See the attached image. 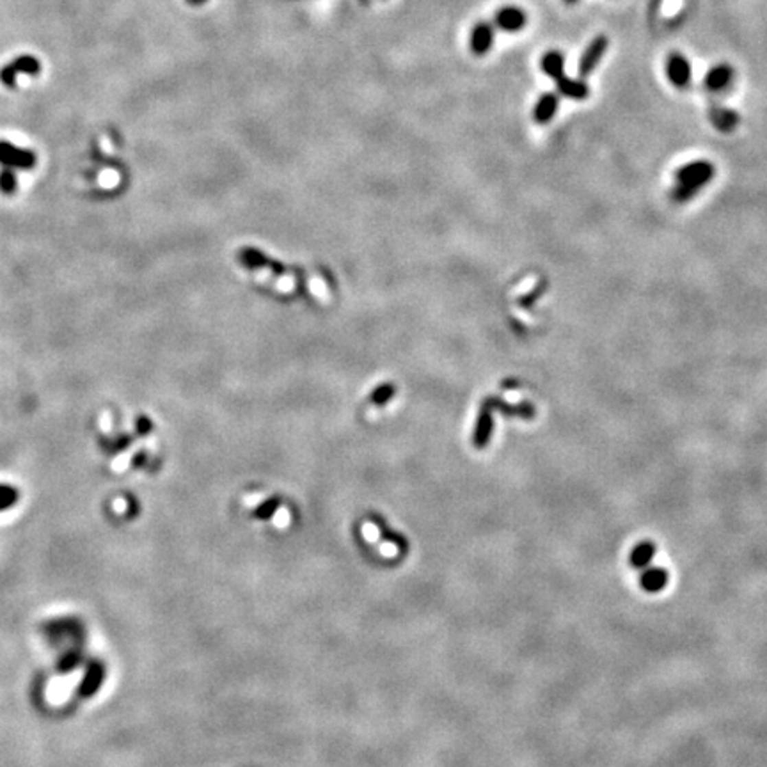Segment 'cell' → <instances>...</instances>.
I'll return each mask as SVG.
<instances>
[{
	"label": "cell",
	"instance_id": "obj_1",
	"mask_svg": "<svg viewBox=\"0 0 767 767\" xmlns=\"http://www.w3.org/2000/svg\"><path fill=\"white\" fill-rule=\"evenodd\" d=\"M41 632L47 634V638L50 639L51 645H59L75 639V641H82L86 629L82 623L80 618L77 617H59V618H50L45 623H41Z\"/></svg>",
	"mask_w": 767,
	"mask_h": 767
},
{
	"label": "cell",
	"instance_id": "obj_2",
	"mask_svg": "<svg viewBox=\"0 0 767 767\" xmlns=\"http://www.w3.org/2000/svg\"><path fill=\"white\" fill-rule=\"evenodd\" d=\"M609 48V39L604 34L595 36V38L588 43V47L584 48L581 57L577 60V73L581 78H586L599 68V65L602 62V57L606 56V51Z\"/></svg>",
	"mask_w": 767,
	"mask_h": 767
},
{
	"label": "cell",
	"instance_id": "obj_3",
	"mask_svg": "<svg viewBox=\"0 0 767 767\" xmlns=\"http://www.w3.org/2000/svg\"><path fill=\"white\" fill-rule=\"evenodd\" d=\"M105 675H107V668H105V663H103L102 659L87 661L84 677H82L80 684H78L77 687L78 698L80 700L93 698V696L102 689Z\"/></svg>",
	"mask_w": 767,
	"mask_h": 767
},
{
	"label": "cell",
	"instance_id": "obj_4",
	"mask_svg": "<svg viewBox=\"0 0 767 767\" xmlns=\"http://www.w3.org/2000/svg\"><path fill=\"white\" fill-rule=\"evenodd\" d=\"M36 153L30 150L14 146L13 142L0 141V165L11 169L29 171L36 165Z\"/></svg>",
	"mask_w": 767,
	"mask_h": 767
},
{
	"label": "cell",
	"instance_id": "obj_5",
	"mask_svg": "<svg viewBox=\"0 0 767 767\" xmlns=\"http://www.w3.org/2000/svg\"><path fill=\"white\" fill-rule=\"evenodd\" d=\"M665 71L668 80L672 82L673 86L677 87V89H686V87L691 84L693 68H691L689 59H687L684 54H680V51H672V54L666 57Z\"/></svg>",
	"mask_w": 767,
	"mask_h": 767
},
{
	"label": "cell",
	"instance_id": "obj_6",
	"mask_svg": "<svg viewBox=\"0 0 767 767\" xmlns=\"http://www.w3.org/2000/svg\"><path fill=\"white\" fill-rule=\"evenodd\" d=\"M527 25V13L519 5H503L494 14V27L503 32L517 34Z\"/></svg>",
	"mask_w": 767,
	"mask_h": 767
},
{
	"label": "cell",
	"instance_id": "obj_7",
	"mask_svg": "<svg viewBox=\"0 0 767 767\" xmlns=\"http://www.w3.org/2000/svg\"><path fill=\"white\" fill-rule=\"evenodd\" d=\"M39 69H41V65H39V60L36 57L20 56L13 62H9L8 66L0 69V80L4 82L5 87L13 89V87H16L18 73H27L36 77L39 73Z\"/></svg>",
	"mask_w": 767,
	"mask_h": 767
},
{
	"label": "cell",
	"instance_id": "obj_8",
	"mask_svg": "<svg viewBox=\"0 0 767 767\" xmlns=\"http://www.w3.org/2000/svg\"><path fill=\"white\" fill-rule=\"evenodd\" d=\"M494 47V23L478 22L469 36V48L474 56H487Z\"/></svg>",
	"mask_w": 767,
	"mask_h": 767
},
{
	"label": "cell",
	"instance_id": "obj_9",
	"mask_svg": "<svg viewBox=\"0 0 767 767\" xmlns=\"http://www.w3.org/2000/svg\"><path fill=\"white\" fill-rule=\"evenodd\" d=\"M733 80V68L726 62H720V65L712 66L707 71L705 78H703V86L705 89L711 93H721V91L729 89L730 84Z\"/></svg>",
	"mask_w": 767,
	"mask_h": 767
},
{
	"label": "cell",
	"instance_id": "obj_10",
	"mask_svg": "<svg viewBox=\"0 0 767 767\" xmlns=\"http://www.w3.org/2000/svg\"><path fill=\"white\" fill-rule=\"evenodd\" d=\"M712 176V168L707 162H694L678 172V183L684 189H691L703 185Z\"/></svg>",
	"mask_w": 767,
	"mask_h": 767
},
{
	"label": "cell",
	"instance_id": "obj_11",
	"mask_svg": "<svg viewBox=\"0 0 767 767\" xmlns=\"http://www.w3.org/2000/svg\"><path fill=\"white\" fill-rule=\"evenodd\" d=\"M669 572L665 566H647L641 570L639 575V586L643 588L647 593H659L668 586Z\"/></svg>",
	"mask_w": 767,
	"mask_h": 767
},
{
	"label": "cell",
	"instance_id": "obj_12",
	"mask_svg": "<svg viewBox=\"0 0 767 767\" xmlns=\"http://www.w3.org/2000/svg\"><path fill=\"white\" fill-rule=\"evenodd\" d=\"M656 553H657V545L654 544V542L652 540L639 542V544L630 551V556H629L630 566L641 572V570L652 565L654 558H656Z\"/></svg>",
	"mask_w": 767,
	"mask_h": 767
},
{
	"label": "cell",
	"instance_id": "obj_13",
	"mask_svg": "<svg viewBox=\"0 0 767 767\" xmlns=\"http://www.w3.org/2000/svg\"><path fill=\"white\" fill-rule=\"evenodd\" d=\"M558 82V91H560V95L562 96H566V98L570 100H586L588 95H590V87H588V84L584 82V78H572V77H566V75H563L560 80Z\"/></svg>",
	"mask_w": 767,
	"mask_h": 767
},
{
	"label": "cell",
	"instance_id": "obj_14",
	"mask_svg": "<svg viewBox=\"0 0 767 767\" xmlns=\"http://www.w3.org/2000/svg\"><path fill=\"white\" fill-rule=\"evenodd\" d=\"M558 107H560V96L554 95V93H545L536 102L535 108H533V117H535L536 123H549L556 116Z\"/></svg>",
	"mask_w": 767,
	"mask_h": 767
},
{
	"label": "cell",
	"instance_id": "obj_15",
	"mask_svg": "<svg viewBox=\"0 0 767 767\" xmlns=\"http://www.w3.org/2000/svg\"><path fill=\"white\" fill-rule=\"evenodd\" d=\"M84 661H86V654H84L82 647L73 645V647L68 648L65 654H60L59 659L56 661V673H59V675H68V673L75 672L78 666L84 665Z\"/></svg>",
	"mask_w": 767,
	"mask_h": 767
},
{
	"label": "cell",
	"instance_id": "obj_16",
	"mask_svg": "<svg viewBox=\"0 0 767 767\" xmlns=\"http://www.w3.org/2000/svg\"><path fill=\"white\" fill-rule=\"evenodd\" d=\"M540 68L549 78L560 80L565 75V56L560 50L545 51L540 59Z\"/></svg>",
	"mask_w": 767,
	"mask_h": 767
},
{
	"label": "cell",
	"instance_id": "obj_17",
	"mask_svg": "<svg viewBox=\"0 0 767 767\" xmlns=\"http://www.w3.org/2000/svg\"><path fill=\"white\" fill-rule=\"evenodd\" d=\"M711 119L714 123V126L718 130H721V132H732L739 124L741 117L733 111H729V108H714L711 112Z\"/></svg>",
	"mask_w": 767,
	"mask_h": 767
},
{
	"label": "cell",
	"instance_id": "obj_18",
	"mask_svg": "<svg viewBox=\"0 0 767 767\" xmlns=\"http://www.w3.org/2000/svg\"><path fill=\"white\" fill-rule=\"evenodd\" d=\"M18 501H20V490L13 485L0 483V512L13 508L18 505Z\"/></svg>",
	"mask_w": 767,
	"mask_h": 767
},
{
	"label": "cell",
	"instance_id": "obj_19",
	"mask_svg": "<svg viewBox=\"0 0 767 767\" xmlns=\"http://www.w3.org/2000/svg\"><path fill=\"white\" fill-rule=\"evenodd\" d=\"M18 190V176L16 171L11 168H4L0 171V192L5 196H11Z\"/></svg>",
	"mask_w": 767,
	"mask_h": 767
},
{
	"label": "cell",
	"instance_id": "obj_20",
	"mask_svg": "<svg viewBox=\"0 0 767 767\" xmlns=\"http://www.w3.org/2000/svg\"><path fill=\"white\" fill-rule=\"evenodd\" d=\"M130 441H132V439L126 437V435H123V437H117V439H114V441L105 442L103 446H105V450H107L108 453H117V451L124 450L126 446H130Z\"/></svg>",
	"mask_w": 767,
	"mask_h": 767
},
{
	"label": "cell",
	"instance_id": "obj_21",
	"mask_svg": "<svg viewBox=\"0 0 767 767\" xmlns=\"http://www.w3.org/2000/svg\"><path fill=\"white\" fill-rule=\"evenodd\" d=\"M275 505H277V503H275V501H274V503H266V505H263L262 508H260V510L256 512V515H257V517H260V519H266V517H271V515L274 514Z\"/></svg>",
	"mask_w": 767,
	"mask_h": 767
},
{
	"label": "cell",
	"instance_id": "obj_22",
	"mask_svg": "<svg viewBox=\"0 0 767 767\" xmlns=\"http://www.w3.org/2000/svg\"><path fill=\"white\" fill-rule=\"evenodd\" d=\"M185 2H187L189 5H203V4H206L208 0H185Z\"/></svg>",
	"mask_w": 767,
	"mask_h": 767
},
{
	"label": "cell",
	"instance_id": "obj_23",
	"mask_svg": "<svg viewBox=\"0 0 767 767\" xmlns=\"http://www.w3.org/2000/svg\"><path fill=\"white\" fill-rule=\"evenodd\" d=\"M563 2H565L566 5H574V4H577L579 0H563Z\"/></svg>",
	"mask_w": 767,
	"mask_h": 767
}]
</instances>
